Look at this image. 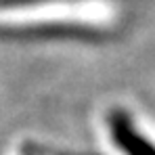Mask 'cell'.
<instances>
[{
  "label": "cell",
  "instance_id": "obj_1",
  "mask_svg": "<svg viewBox=\"0 0 155 155\" xmlns=\"http://www.w3.org/2000/svg\"><path fill=\"white\" fill-rule=\"evenodd\" d=\"M109 126L115 145L126 155H155V147L149 143V138H145L134 128V124L130 122L126 113L113 111L109 117Z\"/></svg>",
  "mask_w": 155,
  "mask_h": 155
}]
</instances>
